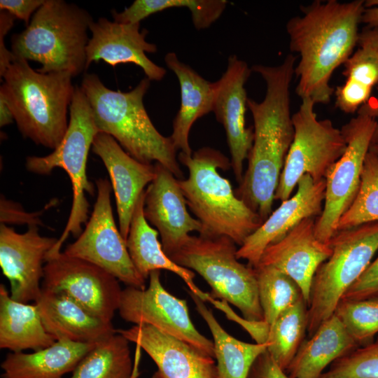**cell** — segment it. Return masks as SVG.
<instances>
[{
    "mask_svg": "<svg viewBox=\"0 0 378 378\" xmlns=\"http://www.w3.org/2000/svg\"><path fill=\"white\" fill-rule=\"evenodd\" d=\"M56 340L46 331L36 305L20 302L0 285V348L11 352L38 351Z\"/></svg>",
    "mask_w": 378,
    "mask_h": 378,
    "instance_id": "obj_28",
    "label": "cell"
},
{
    "mask_svg": "<svg viewBox=\"0 0 378 378\" xmlns=\"http://www.w3.org/2000/svg\"><path fill=\"white\" fill-rule=\"evenodd\" d=\"M227 4L225 0H136L120 13L113 10L111 15L116 22L138 23L165 9L186 7L190 11L194 27L200 30L216 21Z\"/></svg>",
    "mask_w": 378,
    "mask_h": 378,
    "instance_id": "obj_33",
    "label": "cell"
},
{
    "mask_svg": "<svg viewBox=\"0 0 378 378\" xmlns=\"http://www.w3.org/2000/svg\"><path fill=\"white\" fill-rule=\"evenodd\" d=\"M247 378H290L266 350L253 364Z\"/></svg>",
    "mask_w": 378,
    "mask_h": 378,
    "instance_id": "obj_41",
    "label": "cell"
},
{
    "mask_svg": "<svg viewBox=\"0 0 378 378\" xmlns=\"http://www.w3.org/2000/svg\"><path fill=\"white\" fill-rule=\"evenodd\" d=\"M378 295V257L371 262L342 300H360Z\"/></svg>",
    "mask_w": 378,
    "mask_h": 378,
    "instance_id": "obj_38",
    "label": "cell"
},
{
    "mask_svg": "<svg viewBox=\"0 0 378 378\" xmlns=\"http://www.w3.org/2000/svg\"><path fill=\"white\" fill-rule=\"evenodd\" d=\"M315 103L302 99L298 111L292 115L294 136L286 158L274 200H288L304 174L318 181L344 154L346 144L341 130L328 119L318 120Z\"/></svg>",
    "mask_w": 378,
    "mask_h": 378,
    "instance_id": "obj_10",
    "label": "cell"
},
{
    "mask_svg": "<svg viewBox=\"0 0 378 378\" xmlns=\"http://www.w3.org/2000/svg\"><path fill=\"white\" fill-rule=\"evenodd\" d=\"M91 37L86 48V68L92 62L104 61L115 67L132 63L139 66L150 81H160L167 74L146 55L157 52L155 44L146 40L148 31H140V22L119 23L100 18L90 25Z\"/></svg>",
    "mask_w": 378,
    "mask_h": 378,
    "instance_id": "obj_18",
    "label": "cell"
},
{
    "mask_svg": "<svg viewBox=\"0 0 378 378\" xmlns=\"http://www.w3.org/2000/svg\"><path fill=\"white\" fill-rule=\"evenodd\" d=\"M334 314L359 346L378 333V295L360 300H341Z\"/></svg>",
    "mask_w": 378,
    "mask_h": 378,
    "instance_id": "obj_36",
    "label": "cell"
},
{
    "mask_svg": "<svg viewBox=\"0 0 378 378\" xmlns=\"http://www.w3.org/2000/svg\"><path fill=\"white\" fill-rule=\"evenodd\" d=\"M365 1H314L300 6L302 16L286 24L289 46L300 55L295 67V92L316 104H328L335 92L330 85L334 71L352 55L358 43V26Z\"/></svg>",
    "mask_w": 378,
    "mask_h": 378,
    "instance_id": "obj_2",
    "label": "cell"
},
{
    "mask_svg": "<svg viewBox=\"0 0 378 378\" xmlns=\"http://www.w3.org/2000/svg\"><path fill=\"white\" fill-rule=\"evenodd\" d=\"M370 150L373 151L378 156V147H370Z\"/></svg>",
    "mask_w": 378,
    "mask_h": 378,
    "instance_id": "obj_47",
    "label": "cell"
},
{
    "mask_svg": "<svg viewBox=\"0 0 378 378\" xmlns=\"http://www.w3.org/2000/svg\"><path fill=\"white\" fill-rule=\"evenodd\" d=\"M144 201L145 191L136 203L125 240L130 257L136 270L144 279H147L155 270L172 272L183 280L191 292L205 302H208L210 294L203 292L196 286L194 282L195 273L176 264L163 251L158 238V230L149 225L145 218Z\"/></svg>",
    "mask_w": 378,
    "mask_h": 378,
    "instance_id": "obj_25",
    "label": "cell"
},
{
    "mask_svg": "<svg viewBox=\"0 0 378 378\" xmlns=\"http://www.w3.org/2000/svg\"><path fill=\"white\" fill-rule=\"evenodd\" d=\"M236 244L227 237L190 235L169 258L198 273L211 296L236 307L248 321H263L255 269L239 261Z\"/></svg>",
    "mask_w": 378,
    "mask_h": 378,
    "instance_id": "obj_7",
    "label": "cell"
},
{
    "mask_svg": "<svg viewBox=\"0 0 378 378\" xmlns=\"http://www.w3.org/2000/svg\"><path fill=\"white\" fill-rule=\"evenodd\" d=\"M358 346L333 314L304 340L286 372L290 378H320L330 365Z\"/></svg>",
    "mask_w": 378,
    "mask_h": 378,
    "instance_id": "obj_26",
    "label": "cell"
},
{
    "mask_svg": "<svg viewBox=\"0 0 378 378\" xmlns=\"http://www.w3.org/2000/svg\"><path fill=\"white\" fill-rule=\"evenodd\" d=\"M295 57L288 54L277 66L254 64L266 84L264 99L248 98L253 119V141L248 167L236 195L257 213L262 223L272 212L274 195L294 136L290 111V85Z\"/></svg>",
    "mask_w": 378,
    "mask_h": 378,
    "instance_id": "obj_1",
    "label": "cell"
},
{
    "mask_svg": "<svg viewBox=\"0 0 378 378\" xmlns=\"http://www.w3.org/2000/svg\"><path fill=\"white\" fill-rule=\"evenodd\" d=\"M359 46L344 64V83L334 92L336 106L346 113H353L367 103L378 83V52L368 46Z\"/></svg>",
    "mask_w": 378,
    "mask_h": 378,
    "instance_id": "obj_30",
    "label": "cell"
},
{
    "mask_svg": "<svg viewBox=\"0 0 378 378\" xmlns=\"http://www.w3.org/2000/svg\"><path fill=\"white\" fill-rule=\"evenodd\" d=\"M46 0H1L0 10H4L15 18L24 21L28 26L32 14L45 3ZM32 18V17H31Z\"/></svg>",
    "mask_w": 378,
    "mask_h": 378,
    "instance_id": "obj_40",
    "label": "cell"
},
{
    "mask_svg": "<svg viewBox=\"0 0 378 378\" xmlns=\"http://www.w3.org/2000/svg\"><path fill=\"white\" fill-rule=\"evenodd\" d=\"M16 18L9 13L1 10L0 13V76L15 58L11 50L5 45V37L14 24Z\"/></svg>",
    "mask_w": 378,
    "mask_h": 378,
    "instance_id": "obj_42",
    "label": "cell"
},
{
    "mask_svg": "<svg viewBox=\"0 0 378 378\" xmlns=\"http://www.w3.org/2000/svg\"><path fill=\"white\" fill-rule=\"evenodd\" d=\"M1 223H27L29 225H41L37 213H28L25 211L20 204L6 200L4 197L1 198Z\"/></svg>",
    "mask_w": 378,
    "mask_h": 378,
    "instance_id": "obj_39",
    "label": "cell"
},
{
    "mask_svg": "<svg viewBox=\"0 0 378 378\" xmlns=\"http://www.w3.org/2000/svg\"><path fill=\"white\" fill-rule=\"evenodd\" d=\"M41 288L66 295L107 322L118 310L122 291L119 280L105 270L61 251L47 254Z\"/></svg>",
    "mask_w": 378,
    "mask_h": 378,
    "instance_id": "obj_13",
    "label": "cell"
},
{
    "mask_svg": "<svg viewBox=\"0 0 378 378\" xmlns=\"http://www.w3.org/2000/svg\"><path fill=\"white\" fill-rule=\"evenodd\" d=\"M254 269L263 321L271 325L282 312L304 297L298 284L280 270L263 265Z\"/></svg>",
    "mask_w": 378,
    "mask_h": 378,
    "instance_id": "obj_34",
    "label": "cell"
},
{
    "mask_svg": "<svg viewBox=\"0 0 378 378\" xmlns=\"http://www.w3.org/2000/svg\"><path fill=\"white\" fill-rule=\"evenodd\" d=\"M129 342L116 332L96 343L78 363L70 378H132Z\"/></svg>",
    "mask_w": 378,
    "mask_h": 378,
    "instance_id": "obj_31",
    "label": "cell"
},
{
    "mask_svg": "<svg viewBox=\"0 0 378 378\" xmlns=\"http://www.w3.org/2000/svg\"><path fill=\"white\" fill-rule=\"evenodd\" d=\"M34 302L46 331L56 341L97 343L116 332L111 322L94 316L64 293L41 288Z\"/></svg>",
    "mask_w": 378,
    "mask_h": 378,
    "instance_id": "obj_23",
    "label": "cell"
},
{
    "mask_svg": "<svg viewBox=\"0 0 378 378\" xmlns=\"http://www.w3.org/2000/svg\"><path fill=\"white\" fill-rule=\"evenodd\" d=\"M92 150L109 174L114 192L119 230L126 240L136 203L145 187L155 178V164L139 162L129 155L110 135L99 132Z\"/></svg>",
    "mask_w": 378,
    "mask_h": 378,
    "instance_id": "obj_22",
    "label": "cell"
},
{
    "mask_svg": "<svg viewBox=\"0 0 378 378\" xmlns=\"http://www.w3.org/2000/svg\"><path fill=\"white\" fill-rule=\"evenodd\" d=\"M0 95L8 105L24 138L55 150L69 125L67 112L74 93L67 72L41 73L15 57L2 75Z\"/></svg>",
    "mask_w": 378,
    "mask_h": 378,
    "instance_id": "obj_5",
    "label": "cell"
},
{
    "mask_svg": "<svg viewBox=\"0 0 378 378\" xmlns=\"http://www.w3.org/2000/svg\"><path fill=\"white\" fill-rule=\"evenodd\" d=\"M375 125V119L359 108L357 116L341 128L346 147L326 176L323 208L315 223V235L322 242L329 243L340 218L356 197Z\"/></svg>",
    "mask_w": 378,
    "mask_h": 378,
    "instance_id": "obj_11",
    "label": "cell"
},
{
    "mask_svg": "<svg viewBox=\"0 0 378 378\" xmlns=\"http://www.w3.org/2000/svg\"><path fill=\"white\" fill-rule=\"evenodd\" d=\"M115 330L146 351L160 378H218L214 358L150 325Z\"/></svg>",
    "mask_w": 378,
    "mask_h": 378,
    "instance_id": "obj_20",
    "label": "cell"
},
{
    "mask_svg": "<svg viewBox=\"0 0 378 378\" xmlns=\"http://www.w3.org/2000/svg\"><path fill=\"white\" fill-rule=\"evenodd\" d=\"M251 71L246 62L232 55L225 71L215 81L212 112L225 130L231 167L239 184L244 177V162L248 159L253 141V130L245 123L248 97L244 86Z\"/></svg>",
    "mask_w": 378,
    "mask_h": 378,
    "instance_id": "obj_16",
    "label": "cell"
},
{
    "mask_svg": "<svg viewBox=\"0 0 378 378\" xmlns=\"http://www.w3.org/2000/svg\"><path fill=\"white\" fill-rule=\"evenodd\" d=\"M297 186V192L281 202L239 246L237 251L239 260H246L249 266L256 267L268 246L282 239L304 219L321 215L325 199V178L316 181L307 174L300 178Z\"/></svg>",
    "mask_w": 378,
    "mask_h": 378,
    "instance_id": "obj_19",
    "label": "cell"
},
{
    "mask_svg": "<svg viewBox=\"0 0 378 378\" xmlns=\"http://www.w3.org/2000/svg\"><path fill=\"white\" fill-rule=\"evenodd\" d=\"M359 46H368L378 52V28H365L359 34Z\"/></svg>",
    "mask_w": 378,
    "mask_h": 378,
    "instance_id": "obj_44",
    "label": "cell"
},
{
    "mask_svg": "<svg viewBox=\"0 0 378 378\" xmlns=\"http://www.w3.org/2000/svg\"><path fill=\"white\" fill-rule=\"evenodd\" d=\"M361 22L368 28H378V0L365 1V9L361 18Z\"/></svg>",
    "mask_w": 378,
    "mask_h": 378,
    "instance_id": "obj_43",
    "label": "cell"
},
{
    "mask_svg": "<svg viewBox=\"0 0 378 378\" xmlns=\"http://www.w3.org/2000/svg\"><path fill=\"white\" fill-rule=\"evenodd\" d=\"M315 223L314 217L302 220L282 239L268 246L258 264L273 267L293 279L307 304L314 275L332 251L329 243L316 238Z\"/></svg>",
    "mask_w": 378,
    "mask_h": 378,
    "instance_id": "obj_21",
    "label": "cell"
},
{
    "mask_svg": "<svg viewBox=\"0 0 378 378\" xmlns=\"http://www.w3.org/2000/svg\"><path fill=\"white\" fill-rule=\"evenodd\" d=\"M14 120L13 113L4 98L0 95V127H5Z\"/></svg>",
    "mask_w": 378,
    "mask_h": 378,
    "instance_id": "obj_46",
    "label": "cell"
},
{
    "mask_svg": "<svg viewBox=\"0 0 378 378\" xmlns=\"http://www.w3.org/2000/svg\"><path fill=\"white\" fill-rule=\"evenodd\" d=\"M360 108L375 119L376 125L370 147H378V98L375 104L365 103Z\"/></svg>",
    "mask_w": 378,
    "mask_h": 378,
    "instance_id": "obj_45",
    "label": "cell"
},
{
    "mask_svg": "<svg viewBox=\"0 0 378 378\" xmlns=\"http://www.w3.org/2000/svg\"><path fill=\"white\" fill-rule=\"evenodd\" d=\"M155 176L145 190L144 216L156 227L167 256L177 251L192 232H202L200 222L188 211L178 179L155 162Z\"/></svg>",
    "mask_w": 378,
    "mask_h": 378,
    "instance_id": "obj_17",
    "label": "cell"
},
{
    "mask_svg": "<svg viewBox=\"0 0 378 378\" xmlns=\"http://www.w3.org/2000/svg\"><path fill=\"white\" fill-rule=\"evenodd\" d=\"M55 237L41 236L36 225L24 233L1 223L0 266L15 301L35 302L41 293L46 258L57 242Z\"/></svg>",
    "mask_w": 378,
    "mask_h": 378,
    "instance_id": "obj_15",
    "label": "cell"
},
{
    "mask_svg": "<svg viewBox=\"0 0 378 378\" xmlns=\"http://www.w3.org/2000/svg\"><path fill=\"white\" fill-rule=\"evenodd\" d=\"M378 222V156L371 150L363 165L359 190L340 218L337 230Z\"/></svg>",
    "mask_w": 378,
    "mask_h": 378,
    "instance_id": "obj_35",
    "label": "cell"
},
{
    "mask_svg": "<svg viewBox=\"0 0 378 378\" xmlns=\"http://www.w3.org/2000/svg\"><path fill=\"white\" fill-rule=\"evenodd\" d=\"M96 343L57 340L31 353H8L1 367L2 378H62L73 372Z\"/></svg>",
    "mask_w": 378,
    "mask_h": 378,
    "instance_id": "obj_27",
    "label": "cell"
},
{
    "mask_svg": "<svg viewBox=\"0 0 378 378\" xmlns=\"http://www.w3.org/2000/svg\"><path fill=\"white\" fill-rule=\"evenodd\" d=\"M178 160L188 171V178L178 179V183L187 206L202 224L200 234L227 237L241 246L262 221L219 174V169L231 167L230 160L210 147L199 148L190 155L180 152Z\"/></svg>",
    "mask_w": 378,
    "mask_h": 378,
    "instance_id": "obj_4",
    "label": "cell"
},
{
    "mask_svg": "<svg viewBox=\"0 0 378 378\" xmlns=\"http://www.w3.org/2000/svg\"><path fill=\"white\" fill-rule=\"evenodd\" d=\"M150 80L144 78L128 92L107 88L95 74H85L80 87L90 105L99 132L111 136L132 158L158 162L181 179L183 173L170 138L153 124L144 104Z\"/></svg>",
    "mask_w": 378,
    "mask_h": 378,
    "instance_id": "obj_3",
    "label": "cell"
},
{
    "mask_svg": "<svg viewBox=\"0 0 378 378\" xmlns=\"http://www.w3.org/2000/svg\"><path fill=\"white\" fill-rule=\"evenodd\" d=\"M308 304L301 299L268 325L267 351L285 372L304 342L308 324Z\"/></svg>",
    "mask_w": 378,
    "mask_h": 378,
    "instance_id": "obj_32",
    "label": "cell"
},
{
    "mask_svg": "<svg viewBox=\"0 0 378 378\" xmlns=\"http://www.w3.org/2000/svg\"><path fill=\"white\" fill-rule=\"evenodd\" d=\"M96 186L97 196L91 216L77 239L64 252L102 267L127 286L144 289L146 279L134 266L114 220L111 185L107 179L99 178Z\"/></svg>",
    "mask_w": 378,
    "mask_h": 378,
    "instance_id": "obj_12",
    "label": "cell"
},
{
    "mask_svg": "<svg viewBox=\"0 0 378 378\" xmlns=\"http://www.w3.org/2000/svg\"><path fill=\"white\" fill-rule=\"evenodd\" d=\"M147 288L127 286L122 290L120 316L134 325L148 324L197 348L214 358L213 341L192 323L187 302L169 293L160 281V270L149 275Z\"/></svg>",
    "mask_w": 378,
    "mask_h": 378,
    "instance_id": "obj_14",
    "label": "cell"
},
{
    "mask_svg": "<svg viewBox=\"0 0 378 378\" xmlns=\"http://www.w3.org/2000/svg\"><path fill=\"white\" fill-rule=\"evenodd\" d=\"M152 378H160V377H159L158 374H157V372H155L153 374Z\"/></svg>",
    "mask_w": 378,
    "mask_h": 378,
    "instance_id": "obj_48",
    "label": "cell"
},
{
    "mask_svg": "<svg viewBox=\"0 0 378 378\" xmlns=\"http://www.w3.org/2000/svg\"><path fill=\"white\" fill-rule=\"evenodd\" d=\"M90 13L64 0H46L28 26L11 38L15 57L41 64L43 74L67 72L79 76L86 68Z\"/></svg>",
    "mask_w": 378,
    "mask_h": 378,
    "instance_id": "obj_6",
    "label": "cell"
},
{
    "mask_svg": "<svg viewBox=\"0 0 378 378\" xmlns=\"http://www.w3.org/2000/svg\"><path fill=\"white\" fill-rule=\"evenodd\" d=\"M329 244L332 254L318 268L312 284L309 337L334 314L345 293L372 262L378 250V222L337 230Z\"/></svg>",
    "mask_w": 378,
    "mask_h": 378,
    "instance_id": "obj_9",
    "label": "cell"
},
{
    "mask_svg": "<svg viewBox=\"0 0 378 378\" xmlns=\"http://www.w3.org/2000/svg\"><path fill=\"white\" fill-rule=\"evenodd\" d=\"M186 290L211 332L218 378H247L257 358L267 350V344L247 343L232 337L220 325L205 302L189 289Z\"/></svg>",
    "mask_w": 378,
    "mask_h": 378,
    "instance_id": "obj_29",
    "label": "cell"
},
{
    "mask_svg": "<svg viewBox=\"0 0 378 378\" xmlns=\"http://www.w3.org/2000/svg\"><path fill=\"white\" fill-rule=\"evenodd\" d=\"M164 62L176 76L181 90V106L173 120L170 138L177 151L190 155V131L198 118L213 111L215 82L204 79L174 52L166 54Z\"/></svg>",
    "mask_w": 378,
    "mask_h": 378,
    "instance_id": "obj_24",
    "label": "cell"
},
{
    "mask_svg": "<svg viewBox=\"0 0 378 378\" xmlns=\"http://www.w3.org/2000/svg\"><path fill=\"white\" fill-rule=\"evenodd\" d=\"M70 118L66 132L57 148L46 156H29L27 169L36 174L47 175L57 168L68 174L73 191L70 214L64 230L52 250L60 251L71 234L78 237L82 225L88 218L89 203L86 194L93 195L94 187L87 176L88 153L96 135L99 132L89 102L80 86L75 85L69 106Z\"/></svg>",
    "mask_w": 378,
    "mask_h": 378,
    "instance_id": "obj_8",
    "label": "cell"
},
{
    "mask_svg": "<svg viewBox=\"0 0 378 378\" xmlns=\"http://www.w3.org/2000/svg\"><path fill=\"white\" fill-rule=\"evenodd\" d=\"M320 378H378V338L336 360Z\"/></svg>",
    "mask_w": 378,
    "mask_h": 378,
    "instance_id": "obj_37",
    "label": "cell"
}]
</instances>
